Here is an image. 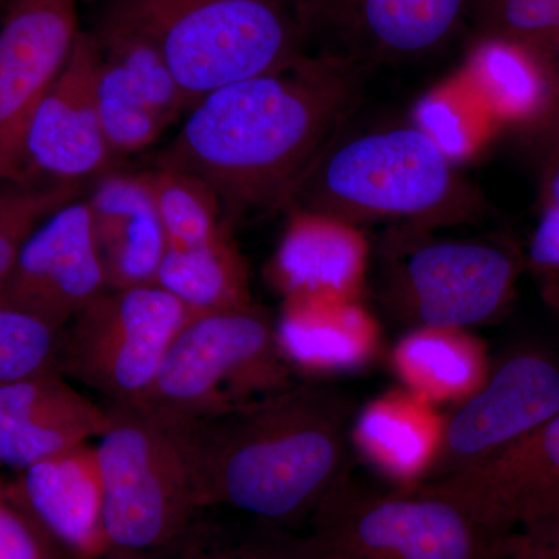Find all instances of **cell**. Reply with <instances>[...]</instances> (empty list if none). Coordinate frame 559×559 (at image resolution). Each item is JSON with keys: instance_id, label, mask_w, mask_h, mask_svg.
Here are the masks:
<instances>
[{"instance_id": "1", "label": "cell", "mask_w": 559, "mask_h": 559, "mask_svg": "<svg viewBox=\"0 0 559 559\" xmlns=\"http://www.w3.org/2000/svg\"><path fill=\"white\" fill-rule=\"evenodd\" d=\"M359 75L307 53L288 68L210 92L187 110L157 167L205 183L231 226L280 207L344 130Z\"/></svg>"}, {"instance_id": "2", "label": "cell", "mask_w": 559, "mask_h": 559, "mask_svg": "<svg viewBox=\"0 0 559 559\" xmlns=\"http://www.w3.org/2000/svg\"><path fill=\"white\" fill-rule=\"evenodd\" d=\"M356 412L340 389L294 381L223 414L165 428L200 510L226 506L286 528L310 520L352 473Z\"/></svg>"}, {"instance_id": "3", "label": "cell", "mask_w": 559, "mask_h": 559, "mask_svg": "<svg viewBox=\"0 0 559 559\" xmlns=\"http://www.w3.org/2000/svg\"><path fill=\"white\" fill-rule=\"evenodd\" d=\"M103 17L157 47L189 109L210 92L307 55L289 0H108Z\"/></svg>"}, {"instance_id": "4", "label": "cell", "mask_w": 559, "mask_h": 559, "mask_svg": "<svg viewBox=\"0 0 559 559\" xmlns=\"http://www.w3.org/2000/svg\"><path fill=\"white\" fill-rule=\"evenodd\" d=\"M277 323L255 304L190 314L139 411L176 426L223 414L293 384Z\"/></svg>"}, {"instance_id": "5", "label": "cell", "mask_w": 559, "mask_h": 559, "mask_svg": "<svg viewBox=\"0 0 559 559\" xmlns=\"http://www.w3.org/2000/svg\"><path fill=\"white\" fill-rule=\"evenodd\" d=\"M454 190L450 157L417 127L347 138L345 128L311 165L286 204L334 223L436 215Z\"/></svg>"}, {"instance_id": "6", "label": "cell", "mask_w": 559, "mask_h": 559, "mask_svg": "<svg viewBox=\"0 0 559 559\" xmlns=\"http://www.w3.org/2000/svg\"><path fill=\"white\" fill-rule=\"evenodd\" d=\"M318 559H500V538L463 503L418 485L371 487L348 473L310 516Z\"/></svg>"}, {"instance_id": "7", "label": "cell", "mask_w": 559, "mask_h": 559, "mask_svg": "<svg viewBox=\"0 0 559 559\" xmlns=\"http://www.w3.org/2000/svg\"><path fill=\"white\" fill-rule=\"evenodd\" d=\"M108 407L112 425L95 447L106 535L112 557L150 559L175 546L201 510L170 430L138 407Z\"/></svg>"}, {"instance_id": "8", "label": "cell", "mask_w": 559, "mask_h": 559, "mask_svg": "<svg viewBox=\"0 0 559 559\" xmlns=\"http://www.w3.org/2000/svg\"><path fill=\"white\" fill-rule=\"evenodd\" d=\"M190 314L156 285L105 290L60 331L55 370L110 404L138 406Z\"/></svg>"}, {"instance_id": "9", "label": "cell", "mask_w": 559, "mask_h": 559, "mask_svg": "<svg viewBox=\"0 0 559 559\" xmlns=\"http://www.w3.org/2000/svg\"><path fill=\"white\" fill-rule=\"evenodd\" d=\"M305 46L316 57L358 70L399 64L440 49L457 31L469 0H289Z\"/></svg>"}, {"instance_id": "10", "label": "cell", "mask_w": 559, "mask_h": 559, "mask_svg": "<svg viewBox=\"0 0 559 559\" xmlns=\"http://www.w3.org/2000/svg\"><path fill=\"white\" fill-rule=\"evenodd\" d=\"M558 412L557 360L535 349L513 353L491 370L476 395L444 418L439 454L423 484L484 465Z\"/></svg>"}, {"instance_id": "11", "label": "cell", "mask_w": 559, "mask_h": 559, "mask_svg": "<svg viewBox=\"0 0 559 559\" xmlns=\"http://www.w3.org/2000/svg\"><path fill=\"white\" fill-rule=\"evenodd\" d=\"M80 0H11L0 21V180L32 182L25 139L79 36Z\"/></svg>"}, {"instance_id": "12", "label": "cell", "mask_w": 559, "mask_h": 559, "mask_svg": "<svg viewBox=\"0 0 559 559\" xmlns=\"http://www.w3.org/2000/svg\"><path fill=\"white\" fill-rule=\"evenodd\" d=\"M518 263L487 242L436 241L401 257L393 294L417 329H463L487 322L513 294Z\"/></svg>"}, {"instance_id": "13", "label": "cell", "mask_w": 559, "mask_h": 559, "mask_svg": "<svg viewBox=\"0 0 559 559\" xmlns=\"http://www.w3.org/2000/svg\"><path fill=\"white\" fill-rule=\"evenodd\" d=\"M108 290L87 201L57 210L24 242L0 280V308L62 330Z\"/></svg>"}, {"instance_id": "14", "label": "cell", "mask_w": 559, "mask_h": 559, "mask_svg": "<svg viewBox=\"0 0 559 559\" xmlns=\"http://www.w3.org/2000/svg\"><path fill=\"white\" fill-rule=\"evenodd\" d=\"M98 58L81 32L64 69L39 103L25 139L28 180L80 183L102 178L116 159L97 97Z\"/></svg>"}, {"instance_id": "15", "label": "cell", "mask_w": 559, "mask_h": 559, "mask_svg": "<svg viewBox=\"0 0 559 559\" xmlns=\"http://www.w3.org/2000/svg\"><path fill=\"white\" fill-rule=\"evenodd\" d=\"M463 503L500 538L559 510V412L477 468L426 481Z\"/></svg>"}, {"instance_id": "16", "label": "cell", "mask_w": 559, "mask_h": 559, "mask_svg": "<svg viewBox=\"0 0 559 559\" xmlns=\"http://www.w3.org/2000/svg\"><path fill=\"white\" fill-rule=\"evenodd\" d=\"M112 425L109 407L87 399L57 371L0 389V463L22 471L92 439Z\"/></svg>"}, {"instance_id": "17", "label": "cell", "mask_w": 559, "mask_h": 559, "mask_svg": "<svg viewBox=\"0 0 559 559\" xmlns=\"http://www.w3.org/2000/svg\"><path fill=\"white\" fill-rule=\"evenodd\" d=\"M10 484L28 513L70 558L112 557L95 447L81 444L35 463Z\"/></svg>"}, {"instance_id": "18", "label": "cell", "mask_w": 559, "mask_h": 559, "mask_svg": "<svg viewBox=\"0 0 559 559\" xmlns=\"http://www.w3.org/2000/svg\"><path fill=\"white\" fill-rule=\"evenodd\" d=\"M106 288L156 285L167 237L148 176L109 171L87 198Z\"/></svg>"}, {"instance_id": "19", "label": "cell", "mask_w": 559, "mask_h": 559, "mask_svg": "<svg viewBox=\"0 0 559 559\" xmlns=\"http://www.w3.org/2000/svg\"><path fill=\"white\" fill-rule=\"evenodd\" d=\"M436 404L411 390H389L356 412L352 447L396 488L428 479L443 437Z\"/></svg>"}, {"instance_id": "20", "label": "cell", "mask_w": 559, "mask_h": 559, "mask_svg": "<svg viewBox=\"0 0 559 559\" xmlns=\"http://www.w3.org/2000/svg\"><path fill=\"white\" fill-rule=\"evenodd\" d=\"M299 300L277 325L280 347L290 366L344 373L377 359L380 330L366 311L337 297Z\"/></svg>"}, {"instance_id": "21", "label": "cell", "mask_w": 559, "mask_h": 559, "mask_svg": "<svg viewBox=\"0 0 559 559\" xmlns=\"http://www.w3.org/2000/svg\"><path fill=\"white\" fill-rule=\"evenodd\" d=\"M404 389L432 404H462L488 380L487 349L463 329H415L390 355Z\"/></svg>"}, {"instance_id": "22", "label": "cell", "mask_w": 559, "mask_h": 559, "mask_svg": "<svg viewBox=\"0 0 559 559\" xmlns=\"http://www.w3.org/2000/svg\"><path fill=\"white\" fill-rule=\"evenodd\" d=\"M307 216L286 235L275 260V277L296 299H348L359 285L366 248L349 226Z\"/></svg>"}, {"instance_id": "23", "label": "cell", "mask_w": 559, "mask_h": 559, "mask_svg": "<svg viewBox=\"0 0 559 559\" xmlns=\"http://www.w3.org/2000/svg\"><path fill=\"white\" fill-rule=\"evenodd\" d=\"M156 286L171 294L191 314L253 304L248 266L231 230L201 245L167 246Z\"/></svg>"}, {"instance_id": "24", "label": "cell", "mask_w": 559, "mask_h": 559, "mask_svg": "<svg viewBox=\"0 0 559 559\" xmlns=\"http://www.w3.org/2000/svg\"><path fill=\"white\" fill-rule=\"evenodd\" d=\"M476 72L500 112L527 123L543 117L558 91L546 62L506 40H484L476 51Z\"/></svg>"}, {"instance_id": "25", "label": "cell", "mask_w": 559, "mask_h": 559, "mask_svg": "<svg viewBox=\"0 0 559 559\" xmlns=\"http://www.w3.org/2000/svg\"><path fill=\"white\" fill-rule=\"evenodd\" d=\"M150 559H318V555L308 536L270 522L246 528L197 520L175 546Z\"/></svg>"}, {"instance_id": "26", "label": "cell", "mask_w": 559, "mask_h": 559, "mask_svg": "<svg viewBox=\"0 0 559 559\" xmlns=\"http://www.w3.org/2000/svg\"><path fill=\"white\" fill-rule=\"evenodd\" d=\"M90 35L98 53L116 62L127 73L167 127L189 110L178 81L148 38L103 16Z\"/></svg>"}, {"instance_id": "27", "label": "cell", "mask_w": 559, "mask_h": 559, "mask_svg": "<svg viewBox=\"0 0 559 559\" xmlns=\"http://www.w3.org/2000/svg\"><path fill=\"white\" fill-rule=\"evenodd\" d=\"M167 246L207 242L231 230L218 198L201 180L170 168L146 171Z\"/></svg>"}, {"instance_id": "28", "label": "cell", "mask_w": 559, "mask_h": 559, "mask_svg": "<svg viewBox=\"0 0 559 559\" xmlns=\"http://www.w3.org/2000/svg\"><path fill=\"white\" fill-rule=\"evenodd\" d=\"M97 58L98 108L114 156L148 148L167 124L116 62L102 57L98 50Z\"/></svg>"}, {"instance_id": "29", "label": "cell", "mask_w": 559, "mask_h": 559, "mask_svg": "<svg viewBox=\"0 0 559 559\" xmlns=\"http://www.w3.org/2000/svg\"><path fill=\"white\" fill-rule=\"evenodd\" d=\"M80 183L0 180V280L24 242L57 210L79 200Z\"/></svg>"}, {"instance_id": "30", "label": "cell", "mask_w": 559, "mask_h": 559, "mask_svg": "<svg viewBox=\"0 0 559 559\" xmlns=\"http://www.w3.org/2000/svg\"><path fill=\"white\" fill-rule=\"evenodd\" d=\"M481 17L487 39L506 40L532 51L549 68L559 27V0H484Z\"/></svg>"}, {"instance_id": "31", "label": "cell", "mask_w": 559, "mask_h": 559, "mask_svg": "<svg viewBox=\"0 0 559 559\" xmlns=\"http://www.w3.org/2000/svg\"><path fill=\"white\" fill-rule=\"evenodd\" d=\"M61 330L22 312L0 308V389L55 370Z\"/></svg>"}, {"instance_id": "32", "label": "cell", "mask_w": 559, "mask_h": 559, "mask_svg": "<svg viewBox=\"0 0 559 559\" xmlns=\"http://www.w3.org/2000/svg\"><path fill=\"white\" fill-rule=\"evenodd\" d=\"M0 559H72L0 477Z\"/></svg>"}, {"instance_id": "33", "label": "cell", "mask_w": 559, "mask_h": 559, "mask_svg": "<svg viewBox=\"0 0 559 559\" xmlns=\"http://www.w3.org/2000/svg\"><path fill=\"white\" fill-rule=\"evenodd\" d=\"M421 130L429 135L448 157L460 156L465 150V134L460 121L447 105L437 100H426L418 110Z\"/></svg>"}, {"instance_id": "34", "label": "cell", "mask_w": 559, "mask_h": 559, "mask_svg": "<svg viewBox=\"0 0 559 559\" xmlns=\"http://www.w3.org/2000/svg\"><path fill=\"white\" fill-rule=\"evenodd\" d=\"M530 260L550 277H558L559 205H546L530 242Z\"/></svg>"}, {"instance_id": "35", "label": "cell", "mask_w": 559, "mask_h": 559, "mask_svg": "<svg viewBox=\"0 0 559 559\" xmlns=\"http://www.w3.org/2000/svg\"><path fill=\"white\" fill-rule=\"evenodd\" d=\"M536 127L539 128V135L543 139L544 146L549 151L550 160L559 159V90L555 94L549 108L536 121Z\"/></svg>"}, {"instance_id": "36", "label": "cell", "mask_w": 559, "mask_h": 559, "mask_svg": "<svg viewBox=\"0 0 559 559\" xmlns=\"http://www.w3.org/2000/svg\"><path fill=\"white\" fill-rule=\"evenodd\" d=\"M506 555L514 559H554L525 535L511 536Z\"/></svg>"}, {"instance_id": "37", "label": "cell", "mask_w": 559, "mask_h": 559, "mask_svg": "<svg viewBox=\"0 0 559 559\" xmlns=\"http://www.w3.org/2000/svg\"><path fill=\"white\" fill-rule=\"evenodd\" d=\"M546 205H559V159L551 162L546 186Z\"/></svg>"}, {"instance_id": "38", "label": "cell", "mask_w": 559, "mask_h": 559, "mask_svg": "<svg viewBox=\"0 0 559 559\" xmlns=\"http://www.w3.org/2000/svg\"><path fill=\"white\" fill-rule=\"evenodd\" d=\"M544 297L549 301L550 307L559 311V275L558 277H551L549 282H547Z\"/></svg>"}, {"instance_id": "39", "label": "cell", "mask_w": 559, "mask_h": 559, "mask_svg": "<svg viewBox=\"0 0 559 559\" xmlns=\"http://www.w3.org/2000/svg\"><path fill=\"white\" fill-rule=\"evenodd\" d=\"M549 68L554 72L555 79H557L559 90V27L549 53Z\"/></svg>"}, {"instance_id": "40", "label": "cell", "mask_w": 559, "mask_h": 559, "mask_svg": "<svg viewBox=\"0 0 559 559\" xmlns=\"http://www.w3.org/2000/svg\"><path fill=\"white\" fill-rule=\"evenodd\" d=\"M11 0H0V10H5Z\"/></svg>"}, {"instance_id": "41", "label": "cell", "mask_w": 559, "mask_h": 559, "mask_svg": "<svg viewBox=\"0 0 559 559\" xmlns=\"http://www.w3.org/2000/svg\"><path fill=\"white\" fill-rule=\"evenodd\" d=\"M500 559H514V558H511V557H509V555H506V557L500 558Z\"/></svg>"}]
</instances>
